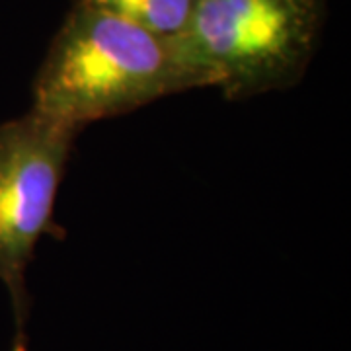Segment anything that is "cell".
I'll list each match as a JSON object with an SVG mask.
<instances>
[{"mask_svg":"<svg viewBox=\"0 0 351 351\" xmlns=\"http://www.w3.org/2000/svg\"><path fill=\"white\" fill-rule=\"evenodd\" d=\"M184 90L172 41L75 4L39 66L29 110L82 131Z\"/></svg>","mask_w":351,"mask_h":351,"instance_id":"1","label":"cell"},{"mask_svg":"<svg viewBox=\"0 0 351 351\" xmlns=\"http://www.w3.org/2000/svg\"><path fill=\"white\" fill-rule=\"evenodd\" d=\"M324 0H195L172 41L191 88L242 100L295 86L320 39Z\"/></svg>","mask_w":351,"mask_h":351,"instance_id":"2","label":"cell"},{"mask_svg":"<svg viewBox=\"0 0 351 351\" xmlns=\"http://www.w3.org/2000/svg\"><path fill=\"white\" fill-rule=\"evenodd\" d=\"M80 131L29 112L0 123V281L14 313L12 351H27V265L53 230L64 168Z\"/></svg>","mask_w":351,"mask_h":351,"instance_id":"3","label":"cell"},{"mask_svg":"<svg viewBox=\"0 0 351 351\" xmlns=\"http://www.w3.org/2000/svg\"><path fill=\"white\" fill-rule=\"evenodd\" d=\"M137 25L156 38L174 41L188 25L195 0H75Z\"/></svg>","mask_w":351,"mask_h":351,"instance_id":"4","label":"cell"}]
</instances>
